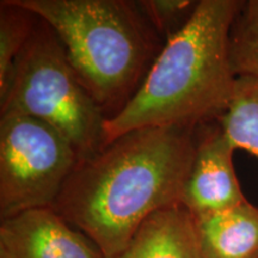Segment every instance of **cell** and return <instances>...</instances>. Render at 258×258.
Returning <instances> with one entry per match:
<instances>
[{
	"label": "cell",
	"mask_w": 258,
	"mask_h": 258,
	"mask_svg": "<svg viewBox=\"0 0 258 258\" xmlns=\"http://www.w3.org/2000/svg\"><path fill=\"white\" fill-rule=\"evenodd\" d=\"M235 150L218 121L196 129L195 154L180 199V205L192 217L221 212L247 201L234 170Z\"/></svg>",
	"instance_id": "6"
},
{
	"label": "cell",
	"mask_w": 258,
	"mask_h": 258,
	"mask_svg": "<svg viewBox=\"0 0 258 258\" xmlns=\"http://www.w3.org/2000/svg\"><path fill=\"white\" fill-rule=\"evenodd\" d=\"M194 222L205 258H258V207L249 201Z\"/></svg>",
	"instance_id": "9"
},
{
	"label": "cell",
	"mask_w": 258,
	"mask_h": 258,
	"mask_svg": "<svg viewBox=\"0 0 258 258\" xmlns=\"http://www.w3.org/2000/svg\"><path fill=\"white\" fill-rule=\"evenodd\" d=\"M0 258H105L98 246L51 207L3 219Z\"/></svg>",
	"instance_id": "7"
},
{
	"label": "cell",
	"mask_w": 258,
	"mask_h": 258,
	"mask_svg": "<svg viewBox=\"0 0 258 258\" xmlns=\"http://www.w3.org/2000/svg\"><path fill=\"white\" fill-rule=\"evenodd\" d=\"M138 3L165 42L185 27L199 4V2L190 0H144Z\"/></svg>",
	"instance_id": "13"
},
{
	"label": "cell",
	"mask_w": 258,
	"mask_h": 258,
	"mask_svg": "<svg viewBox=\"0 0 258 258\" xmlns=\"http://www.w3.org/2000/svg\"><path fill=\"white\" fill-rule=\"evenodd\" d=\"M218 123L233 146L258 158V79L238 77L233 96Z\"/></svg>",
	"instance_id": "10"
},
{
	"label": "cell",
	"mask_w": 258,
	"mask_h": 258,
	"mask_svg": "<svg viewBox=\"0 0 258 258\" xmlns=\"http://www.w3.org/2000/svg\"><path fill=\"white\" fill-rule=\"evenodd\" d=\"M228 49L235 76L258 79V0L243 2L232 23Z\"/></svg>",
	"instance_id": "12"
},
{
	"label": "cell",
	"mask_w": 258,
	"mask_h": 258,
	"mask_svg": "<svg viewBox=\"0 0 258 258\" xmlns=\"http://www.w3.org/2000/svg\"><path fill=\"white\" fill-rule=\"evenodd\" d=\"M196 129L147 127L121 135L78 161L51 208L114 258L151 215L180 205Z\"/></svg>",
	"instance_id": "1"
},
{
	"label": "cell",
	"mask_w": 258,
	"mask_h": 258,
	"mask_svg": "<svg viewBox=\"0 0 258 258\" xmlns=\"http://www.w3.org/2000/svg\"><path fill=\"white\" fill-rule=\"evenodd\" d=\"M6 116L46 122L70 141L79 160L103 147L105 116L80 83L57 35L40 17L0 92V117Z\"/></svg>",
	"instance_id": "4"
},
{
	"label": "cell",
	"mask_w": 258,
	"mask_h": 258,
	"mask_svg": "<svg viewBox=\"0 0 258 258\" xmlns=\"http://www.w3.org/2000/svg\"><path fill=\"white\" fill-rule=\"evenodd\" d=\"M114 258H205L194 217L182 205L160 209Z\"/></svg>",
	"instance_id": "8"
},
{
	"label": "cell",
	"mask_w": 258,
	"mask_h": 258,
	"mask_svg": "<svg viewBox=\"0 0 258 258\" xmlns=\"http://www.w3.org/2000/svg\"><path fill=\"white\" fill-rule=\"evenodd\" d=\"M38 16L18 0L0 2V92L4 91L14 64L31 37Z\"/></svg>",
	"instance_id": "11"
},
{
	"label": "cell",
	"mask_w": 258,
	"mask_h": 258,
	"mask_svg": "<svg viewBox=\"0 0 258 258\" xmlns=\"http://www.w3.org/2000/svg\"><path fill=\"white\" fill-rule=\"evenodd\" d=\"M243 2L201 0L185 27L170 37L140 89L104 123V143L147 127L198 128L218 121L238 77L230 61V31Z\"/></svg>",
	"instance_id": "2"
},
{
	"label": "cell",
	"mask_w": 258,
	"mask_h": 258,
	"mask_svg": "<svg viewBox=\"0 0 258 258\" xmlns=\"http://www.w3.org/2000/svg\"><path fill=\"white\" fill-rule=\"evenodd\" d=\"M18 2L50 25L106 120L133 98L165 44L138 2Z\"/></svg>",
	"instance_id": "3"
},
{
	"label": "cell",
	"mask_w": 258,
	"mask_h": 258,
	"mask_svg": "<svg viewBox=\"0 0 258 258\" xmlns=\"http://www.w3.org/2000/svg\"><path fill=\"white\" fill-rule=\"evenodd\" d=\"M79 161L72 145L46 122L0 117V218L53 207Z\"/></svg>",
	"instance_id": "5"
}]
</instances>
